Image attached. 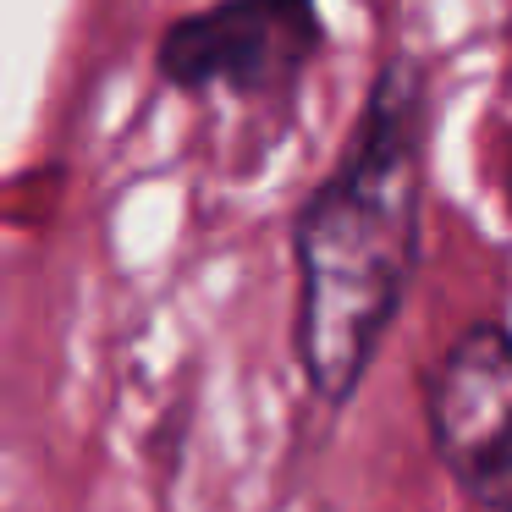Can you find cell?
<instances>
[{"instance_id":"6da1fadb","label":"cell","mask_w":512,"mask_h":512,"mask_svg":"<svg viewBox=\"0 0 512 512\" xmlns=\"http://www.w3.org/2000/svg\"><path fill=\"white\" fill-rule=\"evenodd\" d=\"M419 237L413 94L386 83L342 177L303 215V364L325 397H347L402 298Z\"/></svg>"},{"instance_id":"7a4b0ae2","label":"cell","mask_w":512,"mask_h":512,"mask_svg":"<svg viewBox=\"0 0 512 512\" xmlns=\"http://www.w3.org/2000/svg\"><path fill=\"white\" fill-rule=\"evenodd\" d=\"M507 336L496 320L457 336V347L430 375V430L441 463L485 512L512 501V452H507Z\"/></svg>"},{"instance_id":"3957f363","label":"cell","mask_w":512,"mask_h":512,"mask_svg":"<svg viewBox=\"0 0 512 512\" xmlns=\"http://www.w3.org/2000/svg\"><path fill=\"white\" fill-rule=\"evenodd\" d=\"M292 17H303V0H237L226 12L204 17V23L182 28L171 39V72L182 78H254L259 67L287 56L292 39Z\"/></svg>"}]
</instances>
